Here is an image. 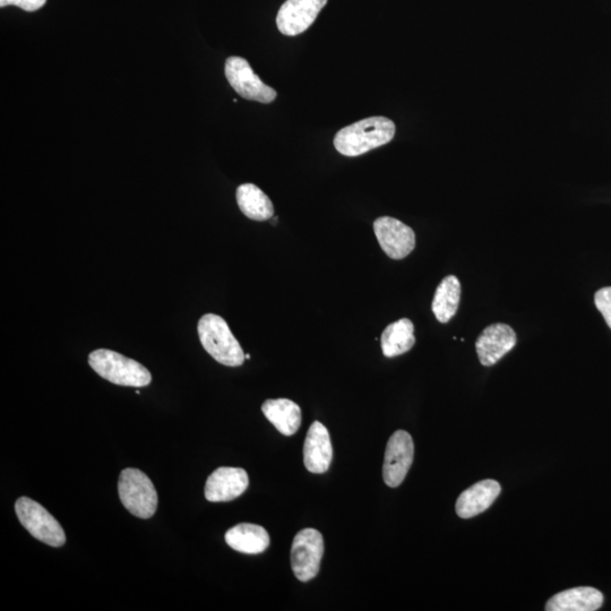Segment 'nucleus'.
Here are the masks:
<instances>
[{
	"label": "nucleus",
	"mask_w": 611,
	"mask_h": 611,
	"mask_svg": "<svg viewBox=\"0 0 611 611\" xmlns=\"http://www.w3.org/2000/svg\"><path fill=\"white\" fill-rule=\"evenodd\" d=\"M501 485L496 480L487 479L471 486L460 495L456 502V514L461 519H471L484 513L494 504L499 494Z\"/></svg>",
	"instance_id": "obj_14"
},
{
	"label": "nucleus",
	"mask_w": 611,
	"mask_h": 611,
	"mask_svg": "<svg viewBox=\"0 0 611 611\" xmlns=\"http://www.w3.org/2000/svg\"><path fill=\"white\" fill-rule=\"evenodd\" d=\"M237 203L240 211L254 221L270 220L274 206L269 196L253 184H244L237 189Z\"/></svg>",
	"instance_id": "obj_19"
},
{
	"label": "nucleus",
	"mask_w": 611,
	"mask_h": 611,
	"mask_svg": "<svg viewBox=\"0 0 611 611\" xmlns=\"http://www.w3.org/2000/svg\"><path fill=\"white\" fill-rule=\"evenodd\" d=\"M47 0H0V6H17L27 12H36L45 5Z\"/></svg>",
	"instance_id": "obj_22"
},
{
	"label": "nucleus",
	"mask_w": 611,
	"mask_h": 611,
	"mask_svg": "<svg viewBox=\"0 0 611 611\" xmlns=\"http://www.w3.org/2000/svg\"><path fill=\"white\" fill-rule=\"evenodd\" d=\"M326 4L327 0H287L277 16L279 31L289 37L307 31Z\"/></svg>",
	"instance_id": "obj_10"
},
{
	"label": "nucleus",
	"mask_w": 611,
	"mask_h": 611,
	"mask_svg": "<svg viewBox=\"0 0 611 611\" xmlns=\"http://www.w3.org/2000/svg\"><path fill=\"white\" fill-rule=\"evenodd\" d=\"M460 299L461 285L458 278L450 275V277L443 279L435 292L432 305L437 321L442 324L450 322L458 312Z\"/></svg>",
	"instance_id": "obj_20"
},
{
	"label": "nucleus",
	"mask_w": 611,
	"mask_h": 611,
	"mask_svg": "<svg viewBox=\"0 0 611 611\" xmlns=\"http://www.w3.org/2000/svg\"><path fill=\"white\" fill-rule=\"evenodd\" d=\"M262 411L266 419L282 435L292 436L298 432L301 425V409L296 402L289 399L268 400L263 403Z\"/></svg>",
	"instance_id": "obj_17"
},
{
	"label": "nucleus",
	"mask_w": 611,
	"mask_h": 611,
	"mask_svg": "<svg viewBox=\"0 0 611 611\" xmlns=\"http://www.w3.org/2000/svg\"><path fill=\"white\" fill-rule=\"evenodd\" d=\"M197 332L205 351L218 363L228 367H239L244 364L246 358L243 348L221 316L215 314L202 316L197 325Z\"/></svg>",
	"instance_id": "obj_2"
},
{
	"label": "nucleus",
	"mask_w": 611,
	"mask_h": 611,
	"mask_svg": "<svg viewBox=\"0 0 611 611\" xmlns=\"http://www.w3.org/2000/svg\"><path fill=\"white\" fill-rule=\"evenodd\" d=\"M249 485L247 472L240 468L222 467L213 471L205 485L209 502H230L242 496Z\"/></svg>",
	"instance_id": "obj_11"
},
{
	"label": "nucleus",
	"mask_w": 611,
	"mask_h": 611,
	"mask_svg": "<svg viewBox=\"0 0 611 611\" xmlns=\"http://www.w3.org/2000/svg\"><path fill=\"white\" fill-rule=\"evenodd\" d=\"M415 458V444L404 430L395 432L387 443L383 466L384 483L397 488L406 479Z\"/></svg>",
	"instance_id": "obj_8"
},
{
	"label": "nucleus",
	"mask_w": 611,
	"mask_h": 611,
	"mask_svg": "<svg viewBox=\"0 0 611 611\" xmlns=\"http://www.w3.org/2000/svg\"><path fill=\"white\" fill-rule=\"evenodd\" d=\"M120 502L136 518L150 519L158 509V493L151 479L141 470L128 468L118 481Z\"/></svg>",
	"instance_id": "obj_4"
},
{
	"label": "nucleus",
	"mask_w": 611,
	"mask_h": 611,
	"mask_svg": "<svg viewBox=\"0 0 611 611\" xmlns=\"http://www.w3.org/2000/svg\"><path fill=\"white\" fill-rule=\"evenodd\" d=\"M415 343V326L408 318H402L387 326L381 338L383 354L387 358L407 354Z\"/></svg>",
	"instance_id": "obj_18"
},
{
	"label": "nucleus",
	"mask_w": 611,
	"mask_h": 611,
	"mask_svg": "<svg viewBox=\"0 0 611 611\" xmlns=\"http://www.w3.org/2000/svg\"><path fill=\"white\" fill-rule=\"evenodd\" d=\"M595 303L611 329V287L600 289L595 296Z\"/></svg>",
	"instance_id": "obj_21"
},
{
	"label": "nucleus",
	"mask_w": 611,
	"mask_h": 611,
	"mask_svg": "<svg viewBox=\"0 0 611 611\" xmlns=\"http://www.w3.org/2000/svg\"><path fill=\"white\" fill-rule=\"evenodd\" d=\"M397 127L386 117H370L344 127L334 137V146L343 156L358 157L390 143Z\"/></svg>",
	"instance_id": "obj_1"
},
{
	"label": "nucleus",
	"mask_w": 611,
	"mask_h": 611,
	"mask_svg": "<svg viewBox=\"0 0 611 611\" xmlns=\"http://www.w3.org/2000/svg\"><path fill=\"white\" fill-rule=\"evenodd\" d=\"M324 556V539L320 531L304 529L297 533L291 548V567L296 578L308 582L316 578Z\"/></svg>",
	"instance_id": "obj_6"
},
{
	"label": "nucleus",
	"mask_w": 611,
	"mask_h": 611,
	"mask_svg": "<svg viewBox=\"0 0 611 611\" xmlns=\"http://www.w3.org/2000/svg\"><path fill=\"white\" fill-rule=\"evenodd\" d=\"M378 243L392 260H403L416 247V234L409 226L391 217L378 218L374 222Z\"/></svg>",
	"instance_id": "obj_9"
},
{
	"label": "nucleus",
	"mask_w": 611,
	"mask_h": 611,
	"mask_svg": "<svg viewBox=\"0 0 611 611\" xmlns=\"http://www.w3.org/2000/svg\"><path fill=\"white\" fill-rule=\"evenodd\" d=\"M604 604V595L590 587L574 588L557 593L546 605L547 611H596Z\"/></svg>",
	"instance_id": "obj_15"
},
{
	"label": "nucleus",
	"mask_w": 611,
	"mask_h": 611,
	"mask_svg": "<svg viewBox=\"0 0 611 611\" xmlns=\"http://www.w3.org/2000/svg\"><path fill=\"white\" fill-rule=\"evenodd\" d=\"M333 459V447L329 430L314 421L308 429L304 444V463L309 472L321 475L330 469Z\"/></svg>",
	"instance_id": "obj_13"
},
{
	"label": "nucleus",
	"mask_w": 611,
	"mask_h": 611,
	"mask_svg": "<svg viewBox=\"0 0 611 611\" xmlns=\"http://www.w3.org/2000/svg\"><path fill=\"white\" fill-rule=\"evenodd\" d=\"M89 365L106 381L116 385L144 387L152 382L148 369L113 350H94L89 356Z\"/></svg>",
	"instance_id": "obj_3"
},
{
	"label": "nucleus",
	"mask_w": 611,
	"mask_h": 611,
	"mask_svg": "<svg viewBox=\"0 0 611 611\" xmlns=\"http://www.w3.org/2000/svg\"><path fill=\"white\" fill-rule=\"evenodd\" d=\"M15 512L22 526L32 537L51 547H63L65 531L45 507L33 499L21 497L15 503Z\"/></svg>",
	"instance_id": "obj_5"
},
{
	"label": "nucleus",
	"mask_w": 611,
	"mask_h": 611,
	"mask_svg": "<svg viewBox=\"0 0 611 611\" xmlns=\"http://www.w3.org/2000/svg\"><path fill=\"white\" fill-rule=\"evenodd\" d=\"M225 72L229 84L240 97L261 103H271L277 98V91L262 82L246 59L228 58Z\"/></svg>",
	"instance_id": "obj_7"
},
{
	"label": "nucleus",
	"mask_w": 611,
	"mask_h": 611,
	"mask_svg": "<svg viewBox=\"0 0 611 611\" xmlns=\"http://www.w3.org/2000/svg\"><path fill=\"white\" fill-rule=\"evenodd\" d=\"M246 359H251V355H245Z\"/></svg>",
	"instance_id": "obj_23"
},
{
	"label": "nucleus",
	"mask_w": 611,
	"mask_h": 611,
	"mask_svg": "<svg viewBox=\"0 0 611 611\" xmlns=\"http://www.w3.org/2000/svg\"><path fill=\"white\" fill-rule=\"evenodd\" d=\"M516 346V334L510 325L497 323L487 327L476 342L481 365L493 366Z\"/></svg>",
	"instance_id": "obj_12"
},
{
	"label": "nucleus",
	"mask_w": 611,
	"mask_h": 611,
	"mask_svg": "<svg viewBox=\"0 0 611 611\" xmlns=\"http://www.w3.org/2000/svg\"><path fill=\"white\" fill-rule=\"evenodd\" d=\"M226 542L236 552L257 555L270 546L268 531L257 524L240 523L226 533Z\"/></svg>",
	"instance_id": "obj_16"
}]
</instances>
